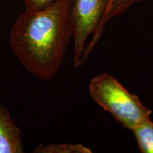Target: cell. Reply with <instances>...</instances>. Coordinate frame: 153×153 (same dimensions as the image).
<instances>
[{"instance_id":"6da1fadb","label":"cell","mask_w":153,"mask_h":153,"mask_svg":"<svg viewBox=\"0 0 153 153\" xmlns=\"http://www.w3.org/2000/svg\"><path fill=\"white\" fill-rule=\"evenodd\" d=\"M72 0H55L38 11L21 13L9 33V45L28 72L43 80L56 75L72 38Z\"/></svg>"},{"instance_id":"7a4b0ae2","label":"cell","mask_w":153,"mask_h":153,"mask_svg":"<svg viewBox=\"0 0 153 153\" xmlns=\"http://www.w3.org/2000/svg\"><path fill=\"white\" fill-rule=\"evenodd\" d=\"M89 95L125 128L131 131L150 119L152 110L136 94L129 92L114 76L104 72L94 76L89 85Z\"/></svg>"},{"instance_id":"3957f363","label":"cell","mask_w":153,"mask_h":153,"mask_svg":"<svg viewBox=\"0 0 153 153\" xmlns=\"http://www.w3.org/2000/svg\"><path fill=\"white\" fill-rule=\"evenodd\" d=\"M109 1L110 0H72L73 63L75 69L82 66L86 41L97 30Z\"/></svg>"},{"instance_id":"277c9868","label":"cell","mask_w":153,"mask_h":153,"mask_svg":"<svg viewBox=\"0 0 153 153\" xmlns=\"http://www.w3.org/2000/svg\"><path fill=\"white\" fill-rule=\"evenodd\" d=\"M24 152L22 133L8 108L0 105V153Z\"/></svg>"},{"instance_id":"5b68a950","label":"cell","mask_w":153,"mask_h":153,"mask_svg":"<svg viewBox=\"0 0 153 153\" xmlns=\"http://www.w3.org/2000/svg\"><path fill=\"white\" fill-rule=\"evenodd\" d=\"M141 0H112L111 2L107 7L99 26L93 34L94 38L95 39L99 40L101 38L104 26H106L108 21L115 17L123 14L131 8L132 6L138 3Z\"/></svg>"},{"instance_id":"8992f818","label":"cell","mask_w":153,"mask_h":153,"mask_svg":"<svg viewBox=\"0 0 153 153\" xmlns=\"http://www.w3.org/2000/svg\"><path fill=\"white\" fill-rule=\"evenodd\" d=\"M140 152L153 153V122L150 119L141 123L133 131Z\"/></svg>"},{"instance_id":"52a82bcc","label":"cell","mask_w":153,"mask_h":153,"mask_svg":"<svg viewBox=\"0 0 153 153\" xmlns=\"http://www.w3.org/2000/svg\"><path fill=\"white\" fill-rule=\"evenodd\" d=\"M34 153H91V149L85 146L81 143L79 144H39L35 150Z\"/></svg>"},{"instance_id":"ba28073f","label":"cell","mask_w":153,"mask_h":153,"mask_svg":"<svg viewBox=\"0 0 153 153\" xmlns=\"http://www.w3.org/2000/svg\"><path fill=\"white\" fill-rule=\"evenodd\" d=\"M55 0H22L25 11H34L47 7L54 2Z\"/></svg>"},{"instance_id":"9c48e42d","label":"cell","mask_w":153,"mask_h":153,"mask_svg":"<svg viewBox=\"0 0 153 153\" xmlns=\"http://www.w3.org/2000/svg\"><path fill=\"white\" fill-rule=\"evenodd\" d=\"M111 1H112V0H110V1H109V4H108V5H109V4H110V3H111Z\"/></svg>"}]
</instances>
